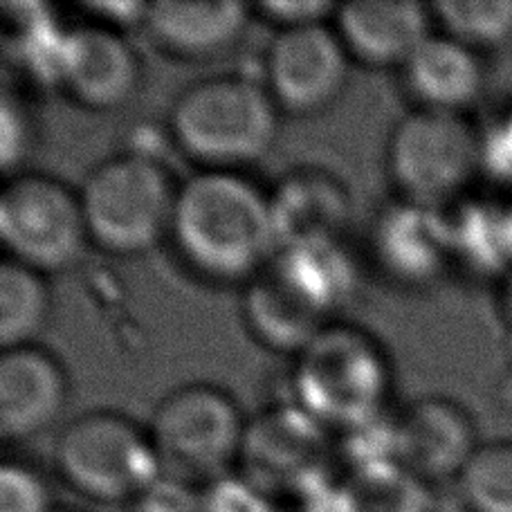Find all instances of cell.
I'll list each match as a JSON object with an SVG mask.
<instances>
[{
    "label": "cell",
    "mask_w": 512,
    "mask_h": 512,
    "mask_svg": "<svg viewBox=\"0 0 512 512\" xmlns=\"http://www.w3.org/2000/svg\"><path fill=\"white\" fill-rule=\"evenodd\" d=\"M349 52L324 21L279 27L265 50V88L279 111L319 113L342 95Z\"/></svg>",
    "instance_id": "10"
},
{
    "label": "cell",
    "mask_w": 512,
    "mask_h": 512,
    "mask_svg": "<svg viewBox=\"0 0 512 512\" xmlns=\"http://www.w3.org/2000/svg\"><path fill=\"white\" fill-rule=\"evenodd\" d=\"M169 236L191 270L225 283H248L279 250L268 194L221 169H200L178 187Z\"/></svg>",
    "instance_id": "1"
},
{
    "label": "cell",
    "mask_w": 512,
    "mask_h": 512,
    "mask_svg": "<svg viewBox=\"0 0 512 512\" xmlns=\"http://www.w3.org/2000/svg\"><path fill=\"white\" fill-rule=\"evenodd\" d=\"M252 7L241 0H153L142 9L151 39L178 57H214L239 41Z\"/></svg>",
    "instance_id": "17"
},
{
    "label": "cell",
    "mask_w": 512,
    "mask_h": 512,
    "mask_svg": "<svg viewBox=\"0 0 512 512\" xmlns=\"http://www.w3.org/2000/svg\"><path fill=\"white\" fill-rule=\"evenodd\" d=\"M68 380L59 360L34 344L0 353V436L23 441L48 427L66 405Z\"/></svg>",
    "instance_id": "16"
},
{
    "label": "cell",
    "mask_w": 512,
    "mask_h": 512,
    "mask_svg": "<svg viewBox=\"0 0 512 512\" xmlns=\"http://www.w3.org/2000/svg\"><path fill=\"white\" fill-rule=\"evenodd\" d=\"M63 512H68V510H63Z\"/></svg>",
    "instance_id": "30"
},
{
    "label": "cell",
    "mask_w": 512,
    "mask_h": 512,
    "mask_svg": "<svg viewBox=\"0 0 512 512\" xmlns=\"http://www.w3.org/2000/svg\"><path fill=\"white\" fill-rule=\"evenodd\" d=\"M54 465L72 490L104 504L137 501L160 479L146 429L117 411H86L61 429Z\"/></svg>",
    "instance_id": "6"
},
{
    "label": "cell",
    "mask_w": 512,
    "mask_h": 512,
    "mask_svg": "<svg viewBox=\"0 0 512 512\" xmlns=\"http://www.w3.org/2000/svg\"><path fill=\"white\" fill-rule=\"evenodd\" d=\"M79 194L45 173H16L0 189V243L36 272L70 268L88 243Z\"/></svg>",
    "instance_id": "9"
},
{
    "label": "cell",
    "mask_w": 512,
    "mask_h": 512,
    "mask_svg": "<svg viewBox=\"0 0 512 512\" xmlns=\"http://www.w3.org/2000/svg\"><path fill=\"white\" fill-rule=\"evenodd\" d=\"M373 252L391 277L407 283L434 279L450 256V232L434 207L402 200L376 218Z\"/></svg>",
    "instance_id": "19"
},
{
    "label": "cell",
    "mask_w": 512,
    "mask_h": 512,
    "mask_svg": "<svg viewBox=\"0 0 512 512\" xmlns=\"http://www.w3.org/2000/svg\"><path fill=\"white\" fill-rule=\"evenodd\" d=\"M268 198L279 250L333 248L351 223L349 191L322 169L286 173Z\"/></svg>",
    "instance_id": "14"
},
{
    "label": "cell",
    "mask_w": 512,
    "mask_h": 512,
    "mask_svg": "<svg viewBox=\"0 0 512 512\" xmlns=\"http://www.w3.org/2000/svg\"><path fill=\"white\" fill-rule=\"evenodd\" d=\"M429 12L443 34L477 52L512 41V0H436Z\"/></svg>",
    "instance_id": "23"
},
{
    "label": "cell",
    "mask_w": 512,
    "mask_h": 512,
    "mask_svg": "<svg viewBox=\"0 0 512 512\" xmlns=\"http://www.w3.org/2000/svg\"><path fill=\"white\" fill-rule=\"evenodd\" d=\"M351 288L353 272L340 245L277 250L245 283V324L268 349L297 355L335 324V313Z\"/></svg>",
    "instance_id": "2"
},
{
    "label": "cell",
    "mask_w": 512,
    "mask_h": 512,
    "mask_svg": "<svg viewBox=\"0 0 512 512\" xmlns=\"http://www.w3.org/2000/svg\"><path fill=\"white\" fill-rule=\"evenodd\" d=\"M501 120H504V122L508 124V128H510V131H512V104H510V108H508V111H506V115H504V117H501Z\"/></svg>",
    "instance_id": "29"
},
{
    "label": "cell",
    "mask_w": 512,
    "mask_h": 512,
    "mask_svg": "<svg viewBox=\"0 0 512 512\" xmlns=\"http://www.w3.org/2000/svg\"><path fill=\"white\" fill-rule=\"evenodd\" d=\"M173 142L203 169L234 171L261 160L279 133L268 88L241 75L198 79L169 108Z\"/></svg>",
    "instance_id": "3"
},
{
    "label": "cell",
    "mask_w": 512,
    "mask_h": 512,
    "mask_svg": "<svg viewBox=\"0 0 512 512\" xmlns=\"http://www.w3.org/2000/svg\"><path fill=\"white\" fill-rule=\"evenodd\" d=\"M468 512H512V443H479L456 477Z\"/></svg>",
    "instance_id": "24"
},
{
    "label": "cell",
    "mask_w": 512,
    "mask_h": 512,
    "mask_svg": "<svg viewBox=\"0 0 512 512\" xmlns=\"http://www.w3.org/2000/svg\"><path fill=\"white\" fill-rule=\"evenodd\" d=\"M0 124H3V135H0V162H3V169L9 171L23 158L25 149L30 146V122H27L21 104H18L7 90L3 95V106H0Z\"/></svg>",
    "instance_id": "26"
},
{
    "label": "cell",
    "mask_w": 512,
    "mask_h": 512,
    "mask_svg": "<svg viewBox=\"0 0 512 512\" xmlns=\"http://www.w3.org/2000/svg\"><path fill=\"white\" fill-rule=\"evenodd\" d=\"M335 7L337 5L326 3V0H265V3L254 5L261 16L277 23V30L324 21V16L335 14Z\"/></svg>",
    "instance_id": "27"
},
{
    "label": "cell",
    "mask_w": 512,
    "mask_h": 512,
    "mask_svg": "<svg viewBox=\"0 0 512 512\" xmlns=\"http://www.w3.org/2000/svg\"><path fill=\"white\" fill-rule=\"evenodd\" d=\"M400 70L407 93L429 111L461 113L486 86L481 52L447 34H429Z\"/></svg>",
    "instance_id": "18"
},
{
    "label": "cell",
    "mask_w": 512,
    "mask_h": 512,
    "mask_svg": "<svg viewBox=\"0 0 512 512\" xmlns=\"http://www.w3.org/2000/svg\"><path fill=\"white\" fill-rule=\"evenodd\" d=\"M50 313V295L41 272L5 259L0 263V346L30 344Z\"/></svg>",
    "instance_id": "22"
},
{
    "label": "cell",
    "mask_w": 512,
    "mask_h": 512,
    "mask_svg": "<svg viewBox=\"0 0 512 512\" xmlns=\"http://www.w3.org/2000/svg\"><path fill=\"white\" fill-rule=\"evenodd\" d=\"M176 191L169 173L140 153L95 164L79 189L88 239L111 254H142L169 234Z\"/></svg>",
    "instance_id": "5"
},
{
    "label": "cell",
    "mask_w": 512,
    "mask_h": 512,
    "mask_svg": "<svg viewBox=\"0 0 512 512\" xmlns=\"http://www.w3.org/2000/svg\"><path fill=\"white\" fill-rule=\"evenodd\" d=\"M292 389L297 407L326 432H353L382 414L391 393V367L367 331L335 322L297 353Z\"/></svg>",
    "instance_id": "4"
},
{
    "label": "cell",
    "mask_w": 512,
    "mask_h": 512,
    "mask_svg": "<svg viewBox=\"0 0 512 512\" xmlns=\"http://www.w3.org/2000/svg\"><path fill=\"white\" fill-rule=\"evenodd\" d=\"M333 512H432L429 483L396 461H360L333 492Z\"/></svg>",
    "instance_id": "20"
},
{
    "label": "cell",
    "mask_w": 512,
    "mask_h": 512,
    "mask_svg": "<svg viewBox=\"0 0 512 512\" xmlns=\"http://www.w3.org/2000/svg\"><path fill=\"white\" fill-rule=\"evenodd\" d=\"M146 434L160 468L200 479L239 461L245 420L225 391L194 382L169 391L155 405Z\"/></svg>",
    "instance_id": "8"
},
{
    "label": "cell",
    "mask_w": 512,
    "mask_h": 512,
    "mask_svg": "<svg viewBox=\"0 0 512 512\" xmlns=\"http://www.w3.org/2000/svg\"><path fill=\"white\" fill-rule=\"evenodd\" d=\"M481 167V137L461 113L416 108L393 124L387 171L407 203L438 207Z\"/></svg>",
    "instance_id": "7"
},
{
    "label": "cell",
    "mask_w": 512,
    "mask_h": 512,
    "mask_svg": "<svg viewBox=\"0 0 512 512\" xmlns=\"http://www.w3.org/2000/svg\"><path fill=\"white\" fill-rule=\"evenodd\" d=\"M450 252L472 270L504 279L512 270V203L481 200L463 205L447 223Z\"/></svg>",
    "instance_id": "21"
},
{
    "label": "cell",
    "mask_w": 512,
    "mask_h": 512,
    "mask_svg": "<svg viewBox=\"0 0 512 512\" xmlns=\"http://www.w3.org/2000/svg\"><path fill=\"white\" fill-rule=\"evenodd\" d=\"M0 512H57L50 490L32 468L21 463L0 465Z\"/></svg>",
    "instance_id": "25"
},
{
    "label": "cell",
    "mask_w": 512,
    "mask_h": 512,
    "mask_svg": "<svg viewBox=\"0 0 512 512\" xmlns=\"http://www.w3.org/2000/svg\"><path fill=\"white\" fill-rule=\"evenodd\" d=\"M326 454V429L299 407H274L245 423L239 461L259 488H295Z\"/></svg>",
    "instance_id": "13"
},
{
    "label": "cell",
    "mask_w": 512,
    "mask_h": 512,
    "mask_svg": "<svg viewBox=\"0 0 512 512\" xmlns=\"http://www.w3.org/2000/svg\"><path fill=\"white\" fill-rule=\"evenodd\" d=\"M57 70L68 93L93 111L122 106L140 81V61L131 43L104 23L75 25L63 34Z\"/></svg>",
    "instance_id": "12"
},
{
    "label": "cell",
    "mask_w": 512,
    "mask_h": 512,
    "mask_svg": "<svg viewBox=\"0 0 512 512\" xmlns=\"http://www.w3.org/2000/svg\"><path fill=\"white\" fill-rule=\"evenodd\" d=\"M504 310L506 317L512 322V270L504 277Z\"/></svg>",
    "instance_id": "28"
},
{
    "label": "cell",
    "mask_w": 512,
    "mask_h": 512,
    "mask_svg": "<svg viewBox=\"0 0 512 512\" xmlns=\"http://www.w3.org/2000/svg\"><path fill=\"white\" fill-rule=\"evenodd\" d=\"M335 32L351 59L402 68L429 36V5L418 0H351L335 7Z\"/></svg>",
    "instance_id": "15"
},
{
    "label": "cell",
    "mask_w": 512,
    "mask_h": 512,
    "mask_svg": "<svg viewBox=\"0 0 512 512\" xmlns=\"http://www.w3.org/2000/svg\"><path fill=\"white\" fill-rule=\"evenodd\" d=\"M477 447L468 411L441 396L411 402L391 432V459L425 483L459 477Z\"/></svg>",
    "instance_id": "11"
}]
</instances>
